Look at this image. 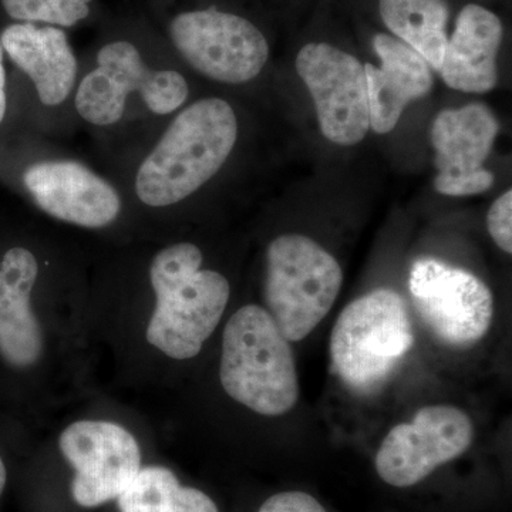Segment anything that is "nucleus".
<instances>
[{
  "mask_svg": "<svg viewBox=\"0 0 512 512\" xmlns=\"http://www.w3.org/2000/svg\"><path fill=\"white\" fill-rule=\"evenodd\" d=\"M238 137V116L227 100L205 97L187 103L164 121L120 190L148 210L184 204L220 174Z\"/></svg>",
  "mask_w": 512,
  "mask_h": 512,
  "instance_id": "nucleus-1",
  "label": "nucleus"
},
{
  "mask_svg": "<svg viewBox=\"0 0 512 512\" xmlns=\"http://www.w3.org/2000/svg\"><path fill=\"white\" fill-rule=\"evenodd\" d=\"M190 99V84L173 67L150 63L130 40H111L97 50L93 66L80 73L73 110L99 130L140 119H170Z\"/></svg>",
  "mask_w": 512,
  "mask_h": 512,
  "instance_id": "nucleus-2",
  "label": "nucleus"
},
{
  "mask_svg": "<svg viewBox=\"0 0 512 512\" xmlns=\"http://www.w3.org/2000/svg\"><path fill=\"white\" fill-rule=\"evenodd\" d=\"M202 251L191 242L161 248L148 268L156 308L147 326V340L175 360L201 352L224 315L231 285L220 272L202 269Z\"/></svg>",
  "mask_w": 512,
  "mask_h": 512,
  "instance_id": "nucleus-3",
  "label": "nucleus"
},
{
  "mask_svg": "<svg viewBox=\"0 0 512 512\" xmlns=\"http://www.w3.org/2000/svg\"><path fill=\"white\" fill-rule=\"evenodd\" d=\"M220 379L235 402L262 416L291 412L301 396L291 343L266 309L245 305L225 325Z\"/></svg>",
  "mask_w": 512,
  "mask_h": 512,
  "instance_id": "nucleus-4",
  "label": "nucleus"
},
{
  "mask_svg": "<svg viewBox=\"0 0 512 512\" xmlns=\"http://www.w3.org/2000/svg\"><path fill=\"white\" fill-rule=\"evenodd\" d=\"M413 343L406 302L392 289L380 288L340 313L330 336V357L346 386L370 392L392 375Z\"/></svg>",
  "mask_w": 512,
  "mask_h": 512,
  "instance_id": "nucleus-5",
  "label": "nucleus"
},
{
  "mask_svg": "<svg viewBox=\"0 0 512 512\" xmlns=\"http://www.w3.org/2000/svg\"><path fill=\"white\" fill-rule=\"evenodd\" d=\"M342 284L339 262L312 238L285 234L266 249V311L289 342H301L318 328Z\"/></svg>",
  "mask_w": 512,
  "mask_h": 512,
  "instance_id": "nucleus-6",
  "label": "nucleus"
},
{
  "mask_svg": "<svg viewBox=\"0 0 512 512\" xmlns=\"http://www.w3.org/2000/svg\"><path fill=\"white\" fill-rule=\"evenodd\" d=\"M167 32L184 62L217 83L239 86L252 82L269 59L264 33L235 13L185 10L170 20Z\"/></svg>",
  "mask_w": 512,
  "mask_h": 512,
  "instance_id": "nucleus-7",
  "label": "nucleus"
},
{
  "mask_svg": "<svg viewBox=\"0 0 512 512\" xmlns=\"http://www.w3.org/2000/svg\"><path fill=\"white\" fill-rule=\"evenodd\" d=\"M409 291L424 325L450 348L477 345L493 325V292L464 269L439 259H417L410 271Z\"/></svg>",
  "mask_w": 512,
  "mask_h": 512,
  "instance_id": "nucleus-8",
  "label": "nucleus"
},
{
  "mask_svg": "<svg viewBox=\"0 0 512 512\" xmlns=\"http://www.w3.org/2000/svg\"><path fill=\"white\" fill-rule=\"evenodd\" d=\"M473 440V420L463 410L450 404L423 407L410 423L397 424L384 437L377 474L392 487H412L463 456Z\"/></svg>",
  "mask_w": 512,
  "mask_h": 512,
  "instance_id": "nucleus-9",
  "label": "nucleus"
},
{
  "mask_svg": "<svg viewBox=\"0 0 512 512\" xmlns=\"http://www.w3.org/2000/svg\"><path fill=\"white\" fill-rule=\"evenodd\" d=\"M296 72L308 87L323 136L355 146L370 128L365 64L328 43H309L296 57Z\"/></svg>",
  "mask_w": 512,
  "mask_h": 512,
  "instance_id": "nucleus-10",
  "label": "nucleus"
},
{
  "mask_svg": "<svg viewBox=\"0 0 512 512\" xmlns=\"http://www.w3.org/2000/svg\"><path fill=\"white\" fill-rule=\"evenodd\" d=\"M20 178L36 207L66 224L106 228L123 212L119 185L76 158H39L25 167Z\"/></svg>",
  "mask_w": 512,
  "mask_h": 512,
  "instance_id": "nucleus-11",
  "label": "nucleus"
},
{
  "mask_svg": "<svg viewBox=\"0 0 512 512\" xmlns=\"http://www.w3.org/2000/svg\"><path fill=\"white\" fill-rule=\"evenodd\" d=\"M63 456L76 470L74 501L84 508L117 500L141 470V450L130 431L110 421L83 420L60 434Z\"/></svg>",
  "mask_w": 512,
  "mask_h": 512,
  "instance_id": "nucleus-12",
  "label": "nucleus"
},
{
  "mask_svg": "<svg viewBox=\"0 0 512 512\" xmlns=\"http://www.w3.org/2000/svg\"><path fill=\"white\" fill-rule=\"evenodd\" d=\"M500 124L483 103L439 113L431 127L436 151L434 188L448 197H467L490 190L494 174L484 163L493 150Z\"/></svg>",
  "mask_w": 512,
  "mask_h": 512,
  "instance_id": "nucleus-13",
  "label": "nucleus"
},
{
  "mask_svg": "<svg viewBox=\"0 0 512 512\" xmlns=\"http://www.w3.org/2000/svg\"><path fill=\"white\" fill-rule=\"evenodd\" d=\"M0 45L32 83L43 107L56 110L72 101L80 66L62 28L15 22L0 33Z\"/></svg>",
  "mask_w": 512,
  "mask_h": 512,
  "instance_id": "nucleus-14",
  "label": "nucleus"
},
{
  "mask_svg": "<svg viewBox=\"0 0 512 512\" xmlns=\"http://www.w3.org/2000/svg\"><path fill=\"white\" fill-rule=\"evenodd\" d=\"M373 47L380 66L365 64L370 127L377 134H387L413 100L430 92L433 74L426 60L402 40L380 33Z\"/></svg>",
  "mask_w": 512,
  "mask_h": 512,
  "instance_id": "nucleus-15",
  "label": "nucleus"
},
{
  "mask_svg": "<svg viewBox=\"0 0 512 512\" xmlns=\"http://www.w3.org/2000/svg\"><path fill=\"white\" fill-rule=\"evenodd\" d=\"M39 279V262L28 248H10L0 262V355L15 367L35 365L43 335L30 299Z\"/></svg>",
  "mask_w": 512,
  "mask_h": 512,
  "instance_id": "nucleus-16",
  "label": "nucleus"
},
{
  "mask_svg": "<svg viewBox=\"0 0 512 512\" xmlns=\"http://www.w3.org/2000/svg\"><path fill=\"white\" fill-rule=\"evenodd\" d=\"M503 23L491 10L467 5L447 40L439 72L451 89L488 93L497 86V57L503 42Z\"/></svg>",
  "mask_w": 512,
  "mask_h": 512,
  "instance_id": "nucleus-17",
  "label": "nucleus"
},
{
  "mask_svg": "<svg viewBox=\"0 0 512 512\" xmlns=\"http://www.w3.org/2000/svg\"><path fill=\"white\" fill-rule=\"evenodd\" d=\"M379 8L387 29L440 70L448 40L447 0H380Z\"/></svg>",
  "mask_w": 512,
  "mask_h": 512,
  "instance_id": "nucleus-18",
  "label": "nucleus"
},
{
  "mask_svg": "<svg viewBox=\"0 0 512 512\" xmlns=\"http://www.w3.org/2000/svg\"><path fill=\"white\" fill-rule=\"evenodd\" d=\"M121 512H220L197 488L183 487L173 471L146 467L117 498Z\"/></svg>",
  "mask_w": 512,
  "mask_h": 512,
  "instance_id": "nucleus-19",
  "label": "nucleus"
},
{
  "mask_svg": "<svg viewBox=\"0 0 512 512\" xmlns=\"http://www.w3.org/2000/svg\"><path fill=\"white\" fill-rule=\"evenodd\" d=\"M10 19L69 29L89 18L94 0H0Z\"/></svg>",
  "mask_w": 512,
  "mask_h": 512,
  "instance_id": "nucleus-20",
  "label": "nucleus"
},
{
  "mask_svg": "<svg viewBox=\"0 0 512 512\" xmlns=\"http://www.w3.org/2000/svg\"><path fill=\"white\" fill-rule=\"evenodd\" d=\"M512 191L507 190L493 202L487 215V228L501 251L512 254Z\"/></svg>",
  "mask_w": 512,
  "mask_h": 512,
  "instance_id": "nucleus-21",
  "label": "nucleus"
},
{
  "mask_svg": "<svg viewBox=\"0 0 512 512\" xmlns=\"http://www.w3.org/2000/svg\"><path fill=\"white\" fill-rule=\"evenodd\" d=\"M258 512H328L312 495L302 491H285L272 495Z\"/></svg>",
  "mask_w": 512,
  "mask_h": 512,
  "instance_id": "nucleus-22",
  "label": "nucleus"
},
{
  "mask_svg": "<svg viewBox=\"0 0 512 512\" xmlns=\"http://www.w3.org/2000/svg\"><path fill=\"white\" fill-rule=\"evenodd\" d=\"M8 76H6L5 52L0 45V126L8 114Z\"/></svg>",
  "mask_w": 512,
  "mask_h": 512,
  "instance_id": "nucleus-23",
  "label": "nucleus"
},
{
  "mask_svg": "<svg viewBox=\"0 0 512 512\" xmlns=\"http://www.w3.org/2000/svg\"><path fill=\"white\" fill-rule=\"evenodd\" d=\"M6 485V467L3 464L2 458H0V495L3 493V488Z\"/></svg>",
  "mask_w": 512,
  "mask_h": 512,
  "instance_id": "nucleus-24",
  "label": "nucleus"
}]
</instances>
